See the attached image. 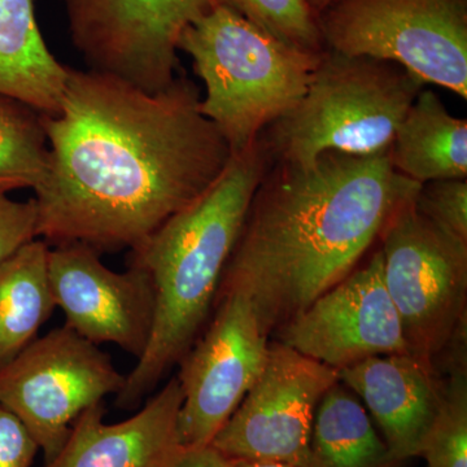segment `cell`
<instances>
[{
  "label": "cell",
  "mask_w": 467,
  "mask_h": 467,
  "mask_svg": "<svg viewBox=\"0 0 467 467\" xmlns=\"http://www.w3.org/2000/svg\"><path fill=\"white\" fill-rule=\"evenodd\" d=\"M339 371L270 343L263 373L212 441L233 460L306 467L316 410Z\"/></svg>",
  "instance_id": "cell-11"
},
{
  "label": "cell",
  "mask_w": 467,
  "mask_h": 467,
  "mask_svg": "<svg viewBox=\"0 0 467 467\" xmlns=\"http://www.w3.org/2000/svg\"><path fill=\"white\" fill-rule=\"evenodd\" d=\"M435 365L448 374L445 396L420 456L427 467H467V322Z\"/></svg>",
  "instance_id": "cell-20"
},
{
  "label": "cell",
  "mask_w": 467,
  "mask_h": 467,
  "mask_svg": "<svg viewBox=\"0 0 467 467\" xmlns=\"http://www.w3.org/2000/svg\"><path fill=\"white\" fill-rule=\"evenodd\" d=\"M34 239H38L36 199L15 202L0 192V265Z\"/></svg>",
  "instance_id": "cell-24"
},
{
  "label": "cell",
  "mask_w": 467,
  "mask_h": 467,
  "mask_svg": "<svg viewBox=\"0 0 467 467\" xmlns=\"http://www.w3.org/2000/svg\"><path fill=\"white\" fill-rule=\"evenodd\" d=\"M67 70L39 32L33 0H0V95L54 115L60 109Z\"/></svg>",
  "instance_id": "cell-16"
},
{
  "label": "cell",
  "mask_w": 467,
  "mask_h": 467,
  "mask_svg": "<svg viewBox=\"0 0 467 467\" xmlns=\"http://www.w3.org/2000/svg\"><path fill=\"white\" fill-rule=\"evenodd\" d=\"M73 45L90 69L162 90L180 67L178 42L216 0H60Z\"/></svg>",
  "instance_id": "cell-10"
},
{
  "label": "cell",
  "mask_w": 467,
  "mask_h": 467,
  "mask_svg": "<svg viewBox=\"0 0 467 467\" xmlns=\"http://www.w3.org/2000/svg\"><path fill=\"white\" fill-rule=\"evenodd\" d=\"M389 156L399 173L420 184L467 180V119L451 116L423 88L399 125Z\"/></svg>",
  "instance_id": "cell-17"
},
{
  "label": "cell",
  "mask_w": 467,
  "mask_h": 467,
  "mask_svg": "<svg viewBox=\"0 0 467 467\" xmlns=\"http://www.w3.org/2000/svg\"><path fill=\"white\" fill-rule=\"evenodd\" d=\"M235 467H295L273 461L235 460Z\"/></svg>",
  "instance_id": "cell-27"
},
{
  "label": "cell",
  "mask_w": 467,
  "mask_h": 467,
  "mask_svg": "<svg viewBox=\"0 0 467 467\" xmlns=\"http://www.w3.org/2000/svg\"><path fill=\"white\" fill-rule=\"evenodd\" d=\"M125 380L97 344L63 326L0 368V404L23 422L48 463L79 414L119 395Z\"/></svg>",
  "instance_id": "cell-8"
},
{
  "label": "cell",
  "mask_w": 467,
  "mask_h": 467,
  "mask_svg": "<svg viewBox=\"0 0 467 467\" xmlns=\"http://www.w3.org/2000/svg\"><path fill=\"white\" fill-rule=\"evenodd\" d=\"M48 254L47 243L34 239L0 265V368L38 337L57 308Z\"/></svg>",
  "instance_id": "cell-18"
},
{
  "label": "cell",
  "mask_w": 467,
  "mask_h": 467,
  "mask_svg": "<svg viewBox=\"0 0 467 467\" xmlns=\"http://www.w3.org/2000/svg\"><path fill=\"white\" fill-rule=\"evenodd\" d=\"M425 85L392 61L326 48L303 99L264 129L261 143L270 162L306 164L327 150L383 152Z\"/></svg>",
  "instance_id": "cell-5"
},
{
  "label": "cell",
  "mask_w": 467,
  "mask_h": 467,
  "mask_svg": "<svg viewBox=\"0 0 467 467\" xmlns=\"http://www.w3.org/2000/svg\"><path fill=\"white\" fill-rule=\"evenodd\" d=\"M186 76L150 92L99 70H67L43 115L48 171L34 190L38 238L135 250L220 177L232 150Z\"/></svg>",
  "instance_id": "cell-1"
},
{
  "label": "cell",
  "mask_w": 467,
  "mask_h": 467,
  "mask_svg": "<svg viewBox=\"0 0 467 467\" xmlns=\"http://www.w3.org/2000/svg\"><path fill=\"white\" fill-rule=\"evenodd\" d=\"M414 196L383 226V279L408 352L432 362L467 321V242L417 211Z\"/></svg>",
  "instance_id": "cell-7"
},
{
  "label": "cell",
  "mask_w": 467,
  "mask_h": 467,
  "mask_svg": "<svg viewBox=\"0 0 467 467\" xmlns=\"http://www.w3.org/2000/svg\"><path fill=\"white\" fill-rule=\"evenodd\" d=\"M48 158L42 113L0 95V192L36 190L47 174Z\"/></svg>",
  "instance_id": "cell-21"
},
{
  "label": "cell",
  "mask_w": 467,
  "mask_h": 467,
  "mask_svg": "<svg viewBox=\"0 0 467 467\" xmlns=\"http://www.w3.org/2000/svg\"><path fill=\"white\" fill-rule=\"evenodd\" d=\"M264 32L296 50H326L318 15L306 0H218Z\"/></svg>",
  "instance_id": "cell-22"
},
{
  "label": "cell",
  "mask_w": 467,
  "mask_h": 467,
  "mask_svg": "<svg viewBox=\"0 0 467 467\" xmlns=\"http://www.w3.org/2000/svg\"><path fill=\"white\" fill-rule=\"evenodd\" d=\"M306 2H308L310 8L318 15L319 12L324 11V9L327 7L333 0H306Z\"/></svg>",
  "instance_id": "cell-28"
},
{
  "label": "cell",
  "mask_w": 467,
  "mask_h": 467,
  "mask_svg": "<svg viewBox=\"0 0 467 467\" xmlns=\"http://www.w3.org/2000/svg\"><path fill=\"white\" fill-rule=\"evenodd\" d=\"M178 51L192 58L205 86L202 113L232 153L300 103L322 55L285 45L218 0L183 30Z\"/></svg>",
  "instance_id": "cell-4"
},
{
  "label": "cell",
  "mask_w": 467,
  "mask_h": 467,
  "mask_svg": "<svg viewBox=\"0 0 467 467\" xmlns=\"http://www.w3.org/2000/svg\"><path fill=\"white\" fill-rule=\"evenodd\" d=\"M420 187L393 168L389 150L272 162L220 287L244 292L264 331L275 333L358 267L393 211Z\"/></svg>",
  "instance_id": "cell-2"
},
{
  "label": "cell",
  "mask_w": 467,
  "mask_h": 467,
  "mask_svg": "<svg viewBox=\"0 0 467 467\" xmlns=\"http://www.w3.org/2000/svg\"><path fill=\"white\" fill-rule=\"evenodd\" d=\"M325 48L392 61L467 100V0H333Z\"/></svg>",
  "instance_id": "cell-6"
},
{
  "label": "cell",
  "mask_w": 467,
  "mask_h": 467,
  "mask_svg": "<svg viewBox=\"0 0 467 467\" xmlns=\"http://www.w3.org/2000/svg\"><path fill=\"white\" fill-rule=\"evenodd\" d=\"M183 393L171 378L135 416L107 425L103 402L86 409L46 467H171L183 450L178 417Z\"/></svg>",
  "instance_id": "cell-15"
},
{
  "label": "cell",
  "mask_w": 467,
  "mask_h": 467,
  "mask_svg": "<svg viewBox=\"0 0 467 467\" xmlns=\"http://www.w3.org/2000/svg\"><path fill=\"white\" fill-rule=\"evenodd\" d=\"M38 451L23 422L0 404V467H30Z\"/></svg>",
  "instance_id": "cell-25"
},
{
  "label": "cell",
  "mask_w": 467,
  "mask_h": 467,
  "mask_svg": "<svg viewBox=\"0 0 467 467\" xmlns=\"http://www.w3.org/2000/svg\"><path fill=\"white\" fill-rule=\"evenodd\" d=\"M100 252L82 243L55 245L48 254V276L55 304L67 327L97 344H116L142 358L155 319V291L149 275L129 265L113 272Z\"/></svg>",
  "instance_id": "cell-13"
},
{
  "label": "cell",
  "mask_w": 467,
  "mask_h": 467,
  "mask_svg": "<svg viewBox=\"0 0 467 467\" xmlns=\"http://www.w3.org/2000/svg\"><path fill=\"white\" fill-rule=\"evenodd\" d=\"M269 346L250 297L236 288L220 287L213 317L178 362L183 393L178 432L183 447L212 444L259 379Z\"/></svg>",
  "instance_id": "cell-9"
},
{
  "label": "cell",
  "mask_w": 467,
  "mask_h": 467,
  "mask_svg": "<svg viewBox=\"0 0 467 467\" xmlns=\"http://www.w3.org/2000/svg\"><path fill=\"white\" fill-rule=\"evenodd\" d=\"M275 333L278 342L337 371L376 356L409 353L384 285L380 250Z\"/></svg>",
  "instance_id": "cell-12"
},
{
  "label": "cell",
  "mask_w": 467,
  "mask_h": 467,
  "mask_svg": "<svg viewBox=\"0 0 467 467\" xmlns=\"http://www.w3.org/2000/svg\"><path fill=\"white\" fill-rule=\"evenodd\" d=\"M413 202L427 220L454 238L467 242V180L420 184Z\"/></svg>",
  "instance_id": "cell-23"
},
{
  "label": "cell",
  "mask_w": 467,
  "mask_h": 467,
  "mask_svg": "<svg viewBox=\"0 0 467 467\" xmlns=\"http://www.w3.org/2000/svg\"><path fill=\"white\" fill-rule=\"evenodd\" d=\"M269 167V155L257 138L233 153L195 202L131 251L130 265L149 275L155 291V319L147 349L117 395L119 408L140 405L201 337L252 198Z\"/></svg>",
  "instance_id": "cell-3"
},
{
  "label": "cell",
  "mask_w": 467,
  "mask_h": 467,
  "mask_svg": "<svg viewBox=\"0 0 467 467\" xmlns=\"http://www.w3.org/2000/svg\"><path fill=\"white\" fill-rule=\"evenodd\" d=\"M367 410L342 382L319 401L306 467H400Z\"/></svg>",
  "instance_id": "cell-19"
},
{
  "label": "cell",
  "mask_w": 467,
  "mask_h": 467,
  "mask_svg": "<svg viewBox=\"0 0 467 467\" xmlns=\"http://www.w3.org/2000/svg\"><path fill=\"white\" fill-rule=\"evenodd\" d=\"M339 380L365 402L396 460L422 454L445 396L432 362L410 353L376 356L339 370Z\"/></svg>",
  "instance_id": "cell-14"
},
{
  "label": "cell",
  "mask_w": 467,
  "mask_h": 467,
  "mask_svg": "<svg viewBox=\"0 0 467 467\" xmlns=\"http://www.w3.org/2000/svg\"><path fill=\"white\" fill-rule=\"evenodd\" d=\"M171 467H235V460L230 459L212 444L184 447Z\"/></svg>",
  "instance_id": "cell-26"
}]
</instances>
